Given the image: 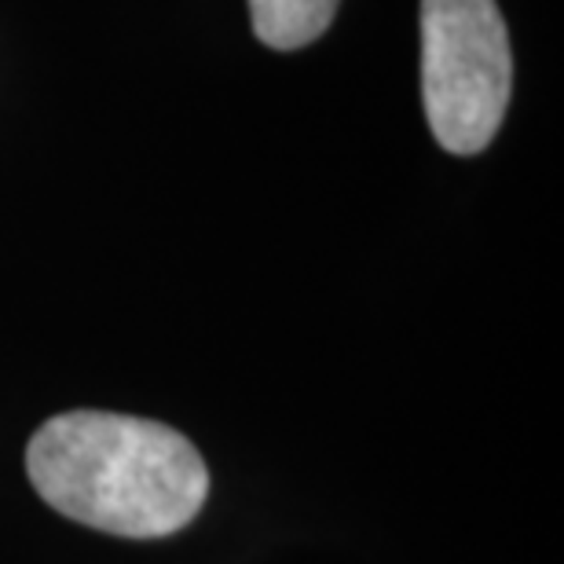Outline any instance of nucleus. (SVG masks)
I'll use <instances>...</instances> for the list:
<instances>
[{"instance_id": "nucleus-1", "label": "nucleus", "mask_w": 564, "mask_h": 564, "mask_svg": "<svg viewBox=\"0 0 564 564\" xmlns=\"http://www.w3.org/2000/svg\"><path fill=\"white\" fill-rule=\"evenodd\" d=\"M33 488L55 513L121 539H165L206 506L209 469L184 433L110 411H66L26 447Z\"/></svg>"}, {"instance_id": "nucleus-2", "label": "nucleus", "mask_w": 564, "mask_h": 564, "mask_svg": "<svg viewBox=\"0 0 564 564\" xmlns=\"http://www.w3.org/2000/svg\"><path fill=\"white\" fill-rule=\"evenodd\" d=\"M513 55L495 0H422V99L436 143L480 154L499 132Z\"/></svg>"}, {"instance_id": "nucleus-3", "label": "nucleus", "mask_w": 564, "mask_h": 564, "mask_svg": "<svg viewBox=\"0 0 564 564\" xmlns=\"http://www.w3.org/2000/svg\"><path fill=\"white\" fill-rule=\"evenodd\" d=\"M337 4L341 0H250L253 33L268 48H304L330 30Z\"/></svg>"}]
</instances>
